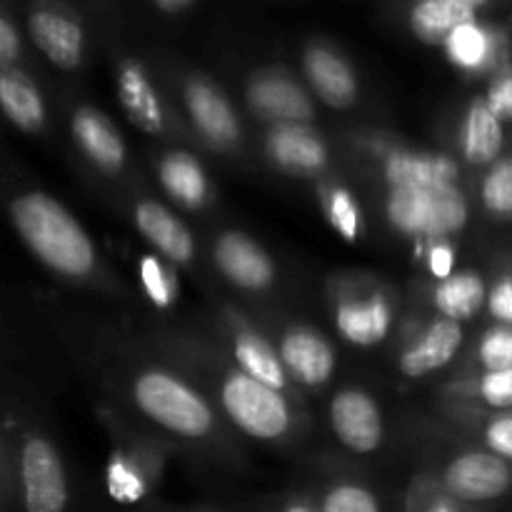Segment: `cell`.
Returning <instances> with one entry per match:
<instances>
[{
  "label": "cell",
  "mask_w": 512,
  "mask_h": 512,
  "mask_svg": "<svg viewBox=\"0 0 512 512\" xmlns=\"http://www.w3.org/2000/svg\"><path fill=\"white\" fill-rule=\"evenodd\" d=\"M303 70L310 88L330 108H348L358 98V78L353 68L328 45H310L303 55Z\"/></svg>",
  "instance_id": "cell-13"
},
{
  "label": "cell",
  "mask_w": 512,
  "mask_h": 512,
  "mask_svg": "<svg viewBox=\"0 0 512 512\" xmlns=\"http://www.w3.org/2000/svg\"><path fill=\"white\" fill-rule=\"evenodd\" d=\"M158 178L165 193L185 208H200L208 200V178L190 153H168L158 165Z\"/></svg>",
  "instance_id": "cell-25"
},
{
  "label": "cell",
  "mask_w": 512,
  "mask_h": 512,
  "mask_svg": "<svg viewBox=\"0 0 512 512\" xmlns=\"http://www.w3.org/2000/svg\"><path fill=\"white\" fill-rule=\"evenodd\" d=\"M133 400L145 418L180 438H205L215 425L208 400L193 385L165 370L153 368L135 375Z\"/></svg>",
  "instance_id": "cell-2"
},
{
  "label": "cell",
  "mask_w": 512,
  "mask_h": 512,
  "mask_svg": "<svg viewBox=\"0 0 512 512\" xmlns=\"http://www.w3.org/2000/svg\"><path fill=\"white\" fill-rule=\"evenodd\" d=\"M485 210L495 218H512V158H503L488 170L480 188Z\"/></svg>",
  "instance_id": "cell-28"
},
{
  "label": "cell",
  "mask_w": 512,
  "mask_h": 512,
  "mask_svg": "<svg viewBox=\"0 0 512 512\" xmlns=\"http://www.w3.org/2000/svg\"><path fill=\"white\" fill-rule=\"evenodd\" d=\"M155 8H158L160 13L175 15V13H185V10L195 8V3L193 0H158V3H155Z\"/></svg>",
  "instance_id": "cell-39"
},
{
  "label": "cell",
  "mask_w": 512,
  "mask_h": 512,
  "mask_svg": "<svg viewBox=\"0 0 512 512\" xmlns=\"http://www.w3.org/2000/svg\"><path fill=\"white\" fill-rule=\"evenodd\" d=\"M28 30L40 53L63 70L78 68L85 50V33L70 15L53 8H35L28 15Z\"/></svg>",
  "instance_id": "cell-11"
},
{
  "label": "cell",
  "mask_w": 512,
  "mask_h": 512,
  "mask_svg": "<svg viewBox=\"0 0 512 512\" xmlns=\"http://www.w3.org/2000/svg\"><path fill=\"white\" fill-rule=\"evenodd\" d=\"M70 130L85 158L105 173H118L125 165V143L110 118L100 110L83 105L73 113Z\"/></svg>",
  "instance_id": "cell-16"
},
{
  "label": "cell",
  "mask_w": 512,
  "mask_h": 512,
  "mask_svg": "<svg viewBox=\"0 0 512 512\" xmlns=\"http://www.w3.org/2000/svg\"><path fill=\"white\" fill-rule=\"evenodd\" d=\"M140 278H143L145 290H148L150 298H153L155 303L158 305L170 303V280L158 260L145 258L143 265H140Z\"/></svg>",
  "instance_id": "cell-34"
},
{
  "label": "cell",
  "mask_w": 512,
  "mask_h": 512,
  "mask_svg": "<svg viewBox=\"0 0 512 512\" xmlns=\"http://www.w3.org/2000/svg\"><path fill=\"white\" fill-rule=\"evenodd\" d=\"M115 90H118V100L123 105L125 115L138 125L140 130L150 135H158L165 130V110L160 103L158 93H155L153 83H150L148 73L140 63L128 60L120 65L118 78H115Z\"/></svg>",
  "instance_id": "cell-19"
},
{
  "label": "cell",
  "mask_w": 512,
  "mask_h": 512,
  "mask_svg": "<svg viewBox=\"0 0 512 512\" xmlns=\"http://www.w3.org/2000/svg\"><path fill=\"white\" fill-rule=\"evenodd\" d=\"M423 512H460V510H458V503H453L450 498H440V500H433L428 508H423Z\"/></svg>",
  "instance_id": "cell-40"
},
{
  "label": "cell",
  "mask_w": 512,
  "mask_h": 512,
  "mask_svg": "<svg viewBox=\"0 0 512 512\" xmlns=\"http://www.w3.org/2000/svg\"><path fill=\"white\" fill-rule=\"evenodd\" d=\"M320 512H383L373 490L358 483H338L320 498Z\"/></svg>",
  "instance_id": "cell-29"
},
{
  "label": "cell",
  "mask_w": 512,
  "mask_h": 512,
  "mask_svg": "<svg viewBox=\"0 0 512 512\" xmlns=\"http://www.w3.org/2000/svg\"><path fill=\"white\" fill-rule=\"evenodd\" d=\"M135 228L148 243L178 265H188L195 255V240L183 220L158 200H140L133 210Z\"/></svg>",
  "instance_id": "cell-14"
},
{
  "label": "cell",
  "mask_w": 512,
  "mask_h": 512,
  "mask_svg": "<svg viewBox=\"0 0 512 512\" xmlns=\"http://www.w3.org/2000/svg\"><path fill=\"white\" fill-rule=\"evenodd\" d=\"M443 48L458 68L468 70V73H478V70L493 65L495 53H498V40H495V35L485 25L475 20V23H468L455 30L445 40Z\"/></svg>",
  "instance_id": "cell-27"
},
{
  "label": "cell",
  "mask_w": 512,
  "mask_h": 512,
  "mask_svg": "<svg viewBox=\"0 0 512 512\" xmlns=\"http://www.w3.org/2000/svg\"><path fill=\"white\" fill-rule=\"evenodd\" d=\"M385 215L398 233L423 240H445L468 225L470 208L458 185L390 188Z\"/></svg>",
  "instance_id": "cell-3"
},
{
  "label": "cell",
  "mask_w": 512,
  "mask_h": 512,
  "mask_svg": "<svg viewBox=\"0 0 512 512\" xmlns=\"http://www.w3.org/2000/svg\"><path fill=\"white\" fill-rule=\"evenodd\" d=\"M480 10L478 0H423L410 10V28L423 43L445 45L455 30L478 20Z\"/></svg>",
  "instance_id": "cell-21"
},
{
  "label": "cell",
  "mask_w": 512,
  "mask_h": 512,
  "mask_svg": "<svg viewBox=\"0 0 512 512\" xmlns=\"http://www.w3.org/2000/svg\"><path fill=\"white\" fill-rule=\"evenodd\" d=\"M233 355L240 365V373L250 375L258 383L283 393L288 385V370H285L283 358L270 348L263 335H255L250 330H238L233 338Z\"/></svg>",
  "instance_id": "cell-24"
},
{
  "label": "cell",
  "mask_w": 512,
  "mask_h": 512,
  "mask_svg": "<svg viewBox=\"0 0 512 512\" xmlns=\"http://www.w3.org/2000/svg\"><path fill=\"white\" fill-rule=\"evenodd\" d=\"M325 208H328V218L333 228L343 235L345 240H358L360 235V208L355 203L353 195L345 188H333L325 195Z\"/></svg>",
  "instance_id": "cell-31"
},
{
  "label": "cell",
  "mask_w": 512,
  "mask_h": 512,
  "mask_svg": "<svg viewBox=\"0 0 512 512\" xmlns=\"http://www.w3.org/2000/svg\"><path fill=\"white\" fill-rule=\"evenodd\" d=\"M280 358L290 378L310 388L325 385L335 373L333 345L313 328H290L280 340Z\"/></svg>",
  "instance_id": "cell-12"
},
{
  "label": "cell",
  "mask_w": 512,
  "mask_h": 512,
  "mask_svg": "<svg viewBox=\"0 0 512 512\" xmlns=\"http://www.w3.org/2000/svg\"><path fill=\"white\" fill-rule=\"evenodd\" d=\"M488 310L498 325H508L512 328V275H505L498 283L490 288L488 295Z\"/></svg>",
  "instance_id": "cell-36"
},
{
  "label": "cell",
  "mask_w": 512,
  "mask_h": 512,
  "mask_svg": "<svg viewBox=\"0 0 512 512\" xmlns=\"http://www.w3.org/2000/svg\"><path fill=\"white\" fill-rule=\"evenodd\" d=\"M330 425L340 443L358 455H368L383 443V415L365 390H340L330 403Z\"/></svg>",
  "instance_id": "cell-7"
},
{
  "label": "cell",
  "mask_w": 512,
  "mask_h": 512,
  "mask_svg": "<svg viewBox=\"0 0 512 512\" xmlns=\"http://www.w3.org/2000/svg\"><path fill=\"white\" fill-rule=\"evenodd\" d=\"M20 55V35L15 30L13 20L8 15L0 18V60H3V70L13 68V63Z\"/></svg>",
  "instance_id": "cell-37"
},
{
  "label": "cell",
  "mask_w": 512,
  "mask_h": 512,
  "mask_svg": "<svg viewBox=\"0 0 512 512\" xmlns=\"http://www.w3.org/2000/svg\"><path fill=\"white\" fill-rule=\"evenodd\" d=\"M18 460L25 512H63L68 505V480L55 445L43 435H28Z\"/></svg>",
  "instance_id": "cell-5"
},
{
  "label": "cell",
  "mask_w": 512,
  "mask_h": 512,
  "mask_svg": "<svg viewBox=\"0 0 512 512\" xmlns=\"http://www.w3.org/2000/svg\"><path fill=\"white\" fill-rule=\"evenodd\" d=\"M393 310L380 293L365 295V298H348L335 308V325L340 335L353 345H375L385 340Z\"/></svg>",
  "instance_id": "cell-20"
},
{
  "label": "cell",
  "mask_w": 512,
  "mask_h": 512,
  "mask_svg": "<svg viewBox=\"0 0 512 512\" xmlns=\"http://www.w3.org/2000/svg\"><path fill=\"white\" fill-rule=\"evenodd\" d=\"M213 260L220 273L240 290L260 293L275 283V265L270 255L240 230H228L215 238Z\"/></svg>",
  "instance_id": "cell-8"
},
{
  "label": "cell",
  "mask_w": 512,
  "mask_h": 512,
  "mask_svg": "<svg viewBox=\"0 0 512 512\" xmlns=\"http://www.w3.org/2000/svg\"><path fill=\"white\" fill-rule=\"evenodd\" d=\"M485 445L490 453L503 458L505 463H512V415H500V418L490 420L485 428Z\"/></svg>",
  "instance_id": "cell-33"
},
{
  "label": "cell",
  "mask_w": 512,
  "mask_h": 512,
  "mask_svg": "<svg viewBox=\"0 0 512 512\" xmlns=\"http://www.w3.org/2000/svg\"><path fill=\"white\" fill-rule=\"evenodd\" d=\"M220 403L228 418L250 438L278 440L290 428V405L283 393L240 370L223 380Z\"/></svg>",
  "instance_id": "cell-4"
},
{
  "label": "cell",
  "mask_w": 512,
  "mask_h": 512,
  "mask_svg": "<svg viewBox=\"0 0 512 512\" xmlns=\"http://www.w3.org/2000/svg\"><path fill=\"white\" fill-rule=\"evenodd\" d=\"M248 105L258 118L273 120L275 125H305L313 118L308 93L293 78L280 73H263L253 78L248 85Z\"/></svg>",
  "instance_id": "cell-10"
},
{
  "label": "cell",
  "mask_w": 512,
  "mask_h": 512,
  "mask_svg": "<svg viewBox=\"0 0 512 512\" xmlns=\"http://www.w3.org/2000/svg\"><path fill=\"white\" fill-rule=\"evenodd\" d=\"M283 512H320V510L313 508V505H310V503H303V500H298V503L285 505Z\"/></svg>",
  "instance_id": "cell-41"
},
{
  "label": "cell",
  "mask_w": 512,
  "mask_h": 512,
  "mask_svg": "<svg viewBox=\"0 0 512 512\" xmlns=\"http://www.w3.org/2000/svg\"><path fill=\"white\" fill-rule=\"evenodd\" d=\"M430 273L435 275L438 280H448L453 273L455 265V253L448 243H435L433 250H430Z\"/></svg>",
  "instance_id": "cell-38"
},
{
  "label": "cell",
  "mask_w": 512,
  "mask_h": 512,
  "mask_svg": "<svg viewBox=\"0 0 512 512\" xmlns=\"http://www.w3.org/2000/svg\"><path fill=\"white\" fill-rule=\"evenodd\" d=\"M458 163L440 153H390L383 163V178L390 188H440L455 185Z\"/></svg>",
  "instance_id": "cell-18"
},
{
  "label": "cell",
  "mask_w": 512,
  "mask_h": 512,
  "mask_svg": "<svg viewBox=\"0 0 512 512\" xmlns=\"http://www.w3.org/2000/svg\"><path fill=\"white\" fill-rule=\"evenodd\" d=\"M478 360L485 373L512 370V328H508V325L490 328L480 340Z\"/></svg>",
  "instance_id": "cell-30"
},
{
  "label": "cell",
  "mask_w": 512,
  "mask_h": 512,
  "mask_svg": "<svg viewBox=\"0 0 512 512\" xmlns=\"http://www.w3.org/2000/svg\"><path fill=\"white\" fill-rule=\"evenodd\" d=\"M185 108L195 130L215 148H230L240 138V123L228 95L215 88L208 78H193L185 83Z\"/></svg>",
  "instance_id": "cell-9"
},
{
  "label": "cell",
  "mask_w": 512,
  "mask_h": 512,
  "mask_svg": "<svg viewBox=\"0 0 512 512\" xmlns=\"http://www.w3.org/2000/svg\"><path fill=\"white\" fill-rule=\"evenodd\" d=\"M10 220L15 230L35 253V258L63 278H88L98 255L83 225L68 213L65 205L48 193H23L10 203Z\"/></svg>",
  "instance_id": "cell-1"
},
{
  "label": "cell",
  "mask_w": 512,
  "mask_h": 512,
  "mask_svg": "<svg viewBox=\"0 0 512 512\" xmlns=\"http://www.w3.org/2000/svg\"><path fill=\"white\" fill-rule=\"evenodd\" d=\"M512 488V470L490 450L455 455L443 470V490L453 503L485 505L503 498Z\"/></svg>",
  "instance_id": "cell-6"
},
{
  "label": "cell",
  "mask_w": 512,
  "mask_h": 512,
  "mask_svg": "<svg viewBox=\"0 0 512 512\" xmlns=\"http://www.w3.org/2000/svg\"><path fill=\"white\" fill-rule=\"evenodd\" d=\"M503 120L490 110L485 98H475L468 105L460 128V153L473 165H495L503 150Z\"/></svg>",
  "instance_id": "cell-22"
},
{
  "label": "cell",
  "mask_w": 512,
  "mask_h": 512,
  "mask_svg": "<svg viewBox=\"0 0 512 512\" xmlns=\"http://www.w3.org/2000/svg\"><path fill=\"white\" fill-rule=\"evenodd\" d=\"M485 103L490 105L495 115L500 120H512V70H505L498 78L490 83L488 95H485Z\"/></svg>",
  "instance_id": "cell-35"
},
{
  "label": "cell",
  "mask_w": 512,
  "mask_h": 512,
  "mask_svg": "<svg viewBox=\"0 0 512 512\" xmlns=\"http://www.w3.org/2000/svg\"><path fill=\"white\" fill-rule=\"evenodd\" d=\"M478 395L490 408H512V370L483 373L478 380Z\"/></svg>",
  "instance_id": "cell-32"
},
{
  "label": "cell",
  "mask_w": 512,
  "mask_h": 512,
  "mask_svg": "<svg viewBox=\"0 0 512 512\" xmlns=\"http://www.w3.org/2000/svg\"><path fill=\"white\" fill-rule=\"evenodd\" d=\"M463 338L465 335L460 323L448 318L433 320L423 330V335L403 350L398 363L400 373L408 375V378H425V375L445 368L460 350Z\"/></svg>",
  "instance_id": "cell-15"
},
{
  "label": "cell",
  "mask_w": 512,
  "mask_h": 512,
  "mask_svg": "<svg viewBox=\"0 0 512 512\" xmlns=\"http://www.w3.org/2000/svg\"><path fill=\"white\" fill-rule=\"evenodd\" d=\"M268 155L283 170L300 175H313L328 165V148L323 138L308 125L288 123L275 125L268 133Z\"/></svg>",
  "instance_id": "cell-17"
},
{
  "label": "cell",
  "mask_w": 512,
  "mask_h": 512,
  "mask_svg": "<svg viewBox=\"0 0 512 512\" xmlns=\"http://www.w3.org/2000/svg\"><path fill=\"white\" fill-rule=\"evenodd\" d=\"M488 295L490 290L483 275L475 273V270H460V273L450 275L448 280H440L433 293V303L440 318L463 323V320L475 318L480 308L488 305Z\"/></svg>",
  "instance_id": "cell-23"
},
{
  "label": "cell",
  "mask_w": 512,
  "mask_h": 512,
  "mask_svg": "<svg viewBox=\"0 0 512 512\" xmlns=\"http://www.w3.org/2000/svg\"><path fill=\"white\" fill-rule=\"evenodd\" d=\"M0 105L10 123L20 130H38L45 123V103L28 75L15 68L0 73Z\"/></svg>",
  "instance_id": "cell-26"
}]
</instances>
